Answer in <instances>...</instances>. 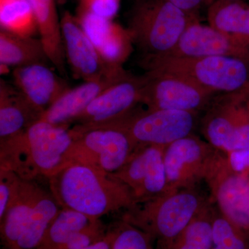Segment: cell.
Segmentation results:
<instances>
[{
  "instance_id": "6da1fadb",
  "label": "cell",
  "mask_w": 249,
  "mask_h": 249,
  "mask_svg": "<svg viewBox=\"0 0 249 249\" xmlns=\"http://www.w3.org/2000/svg\"><path fill=\"white\" fill-rule=\"evenodd\" d=\"M51 193L61 209L100 219L137 204L127 185L83 163H67L48 178Z\"/></svg>"
},
{
  "instance_id": "7a4b0ae2",
  "label": "cell",
  "mask_w": 249,
  "mask_h": 249,
  "mask_svg": "<svg viewBox=\"0 0 249 249\" xmlns=\"http://www.w3.org/2000/svg\"><path fill=\"white\" fill-rule=\"evenodd\" d=\"M73 141L70 127L39 120L22 133L0 141V169L29 181L37 176L50 178L67 164Z\"/></svg>"
},
{
  "instance_id": "3957f363",
  "label": "cell",
  "mask_w": 249,
  "mask_h": 249,
  "mask_svg": "<svg viewBox=\"0 0 249 249\" xmlns=\"http://www.w3.org/2000/svg\"><path fill=\"white\" fill-rule=\"evenodd\" d=\"M197 186L172 191L124 211L123 219L150 234L164 249L211 204Z\"/></svg>"
},
{
  "instance_id": "277c9868",
  "label": "cell",
  "mask_w": 249,
  "mask_h": 249,
  "mask_svg": "<svg viewBox=\"0 0 249 249\" xmlns=\"http://www.w3.org/2000/svg\"><path fill=\"white\" fill-rule=\"evenodd\" d=\"M249 62L227 56H144L141 66L146 71L182 76L213 92L233 93L249 83Z\"/></svg>"
},
{
  "instance_id": "5b68a950",
  "label": "cell",
  "mask_w": 249,
  "mask_h": 249,
  "mask_svg": "<svg viewBox=\"0 0 249 249\" xmlns=\"http://www.w3.org/2000/svg\"><path fill=\"white\" fill-rule=\"evenodd\" d=\"M196 16L168 0H137L131 9L128 29L134 45L145 56L164 55L178 43Z\"/></svg>"
},
{
  "instance_id": "8992f818",
  "label": "cell",
  "mask_w": 249,
  "mask_h": 249,
  "mask_svg": "<svg viewBox=\"0 0 249 249\" xmlns=\"http://www.w3.org/2000/svg\"><path fill=\"white\" fill-rule=\"evenodd\" d=\"M199 114L170 109H136L120 120L98 128L123 129L129 134L137 147H166L178 139L194 134L199 126Z\"/></svg>"
},
{
  "instance_id": "52a82bcc",
  "label": "cell",
  "mask_w": 249,
  "mask_h": 249,
  "mask_svg": "<svg viewBox=\"0 0 249 249\" xmlns=\"http://www.w3.org/2000/svg\"><path fill=\"white\" fill-rule=\"evenodd\" d=\"M199 127L205 140L216 150L234 154L249 149V111L240 91L216 95Z\"/></svg>"
},
{
  "instance_id": "ba28073f",
  "label": "cell",
  "mask_w": 249,
  "mask_h": 249,
  "mask_svg": "<svg viewBox=\"0 0 249 249\" xmlns=\"http://www.w3.org/2000/svg\"><path fill=\"white\" fill-rule=\"evenodd\" d=\"M204 181L221 214L249 237V178L235 168L227 153L217 150Z\"/></svg>"
},
{
  "instance_id": "9c48e42d",
  "label": "cell",
  "mask_w": 249,
  "mask_h": 249,
  "mask_svg": "<svg viewBox=\"0 0 249 249\" xmlns=\"http://www.w3.org/2000/svg\"><path fill=\"white\" fill-rule=\"evenodd\" d=\"M73 138L67 163L90 165L109 175L119 171L137 147L125 131L113 127L90 129Z\"/></svg>"
},
{
  "instance_id": "30bf717a",
  "label": "cell",
  "mask_w": 249,
  "mask_h": 249,
  "mask_svg": "<svg viewBox=\"0 0 249 249\" xmlns=\"http://www.w3.org/2000/svg\"><path fill=\"white\" fill-rule=\"evenodd\" d=\"M143 77L142 103L146 105L147 109L200 114L207 109L217 93L172 73L146 71Z\"/></svg>"
},
{
  "instance_id": "8fae6325",
  "label": "cell",
  "mask_w": 249,
  "mask_h": 249,
  "mask_svg": "<svg viewBox=\"0 0 249 249\" xmlns=\"http://www.w3.org/2000/svg\"><path fill=\"white\" fill-rule=\"evenodd\" d=\"M143 75L127 74L116 82L90 103L76 118L70 128L73 137L120 120L137 109L142 103Z\"/></svg>"
},
{
  "instance_id": "7c38bea8",
  "label": "cell",
  "mask_w": 249,
  "mask_h": 249,
  "mask_svg": "<svg viewBox=\"0 0 249 249\" xmlns=\"http://www.w3.org/2000/svg\"><path fill=\"white\" fill-rule=\"evenodd\" d=\"M217 150L195 134L165 147L163 162L169 191L197 186L204 179Z\"/></svg>"
},
{
  "instance_id": "4fadbf2b",
  "label": "cell",
  "mask_w": 249,
  "mask_h": 249,
  "mask_svg": "<svg viewBox=\"0 0 249 249\" xmlns=\"http://www.w3.org/2000/svg\"><path fill=\"white\" fill-rule=\"evenodd\" d=\"M160 145H140L125 165L111 175L129 187L137 204L170 192L167 183L163 151Z\"/></svg>"
},
{
  "instance_id": "5bb4252c",
  "label": "cell",
  "mask_w": 249,
  "mask_h": 249,
  "mask_svg": "<svg viewBox=\"0 0 249 249\" xmlns=\"http://www.w3.org/2000/svg\"><path fill=\"white\" fill-rule=\"evenodd\" d=\"M60 22L65 58L74 76L90 82L127 73L124 68H113L103 60L76 16L65 11Z\"/></svg>"
},
{
  "instance_id": "9a60e30c",
  "label": "cell",
  "mask_w": 249,
  "mask_h": 249,
  "mask_svg": "<svg viewBox=\"0 0 249 249\" xmlns=\"http://www.w3.org/2000/svg\"><path fill=\"white\" fill-rule=\"evenodd\" d=\"M161 55L233 57L249 62V44L211 26L201 24L196 19L186 28L175 47Z\"/></svg>"
},
{
  "instance_id": "2e32d148",
  "label": "cell",
  "mask_w": 249,
  "mask_h": 249,
  "mask_svg": "<svg viewBox=\"0 0 249 249\" xmlns=\"http://www.w3.org/2000/svg\"><path fill=\"white\" fill-rule=\"evenodd\" d=\"M76 17L103 60L113 68H123L134 45L127 28L79 7Z\"/></svg>"
},
{
  "instance_id": "e0dca14e",
  "label": "cell",
  "mask_w": 249,
  "mask_h": 249,
  "mask_svg": "<svg viewBox=\"0 0 249 249\" xmlns=\"http://www.w3.org/2000/svg\"><path fill=\"white\" fill-rule=\"evenodd\" d=\"M13 78L16 88L41 115L70 89L45 63L16 67Z\"/></svg>"
},
{
  "instance_id": "ac0fdd59",
  "label": "cell",
  "mask_w": 249,
  "mask_h": 249,
  "mask_svg": "<svg viewBox=\"0 0 249 249\" xmlns=\"http://www.w3.org/2000/svg\"><path fill=\"white\" fill-rule=\"evenodd\" d=\"M127 74L85 82L76 88H70L42 113L40 120L54 125L70 127L98 95Z\"/></svg>"
},
{
  "instance_id": "d6986e66",
  "label": "cell",
  "mask_w": 249,
  "mask_h": 249,
  "mask_svg": "<svg viewBox=\"0 0 249 249\" xmlns=\"http://www.w3.org/2000/svg\"><path fill=\"white\" fill-rule=\"evenodd\" d=\"M42 188L21 178L16 195L1 222V239L5 249H14L32 213Z\"/></svg>"
},
{
  "instance_id": "ffe728a7",
  "label": "cell",
  "mask_w": 249,
  "mask_h": 249,
  "mask_svg": "<svg viewBox=\"0 0 249 249\" xmlns=\"http://www.w3.org/2000/svg\"><path fill=\"white\" fill-rule=\"evenodd\" d=\"M41 114L16 88L0 83V141L22 133L40 120Z\"/></svg>"
},
{
  "instance_id": "44dd1931",
  "label": "cell",
  "mask_w": 249,
  "mask_h": 249,
  "mask_svg": "<svg viewBox=\"0 0 249 249\" xmlns=\"http://www.w3.org/2000/svg\"><path fill=\"white\" fill-rule=\"evenodd\" d=\"M35 16L37 31L49 61L62 77L67 76L65 49L61 22L59 19L55 0H29Z\"/></svg>"
},
{
  "instance_id": "7402d4cb",
  "label": "cell",
  "mask_w": 249,
  "mask_h": 249,
  "mask_svg": "<svg viewBox=\"0 0 249 249\" xmlns=\"http://www.w3.org/2000/svg\"><path fill=\"white\" fill-rule=\"evenodd\" d=\"M209 25L249 44V6L241 0H216L208 11Z\"/></svg>"
},
{
  "instance_id": "603a6c76",
  "label": "cell",
  "mask_w": 249,
  "mask_h": 249,
  "mask_svg": "<svg viewBox=\"0 0 249 249\" xmlns=\"http://www.w3.org/2000/svg\"><path fill=\"white\" fill-rule=\"evenodd\" d=\"M49 60L40 39L0 31L1 66H26Z\"/></svg>"
},
{
  "instance_id": "cb8c5ba5",
  "label": "cell",
  "mask_w": 249,
  "mask_h": 249,
  "mask_svg": "<svg viewBox=\"0 0 249 249\" xmlns=\"http://www.w3.org/2000/svg\"><path fill=\"white\" fill-rule=\"evenodd\" d=\"M100 219L72 210L61 209L49 226L37 249H65L79 232L93 227Z\"/></svg>"
},
{
  "instance_id": "d4e9b609",
  "label": "cell",
  "mask_w": 249,
  "mask_h": 249,
  "mask_svg": "<svg viewBox=\"0 0 249 249\" xmlns=\"http://www.w3.org/2000/svg\"><path fill=\"white\" fill-rule=\"evenodd\" d=\"M60 210L61 208L52 193L42 189L30 219L14 249H37Z\"/></svg>"
},
{
  "instance_id": "484cf974",
  "label": "cell",
  "mask_w": 249,
  "mask_h": 249,
  "mask_svg": "<svg viewBox=\"0 0 249 249\" xmlns=\"http://www.w3.org/2000/svg\"><path fill=\"white\" fill-rule=\"evenodd\" d=\"M0 25L1 30L33 37L37 27L29 0H0Z\"/></svg>"
},
{
  "instance_id": "4316f807",
  "label": "cell",
  "mask_w": 249,
  "mask_h": 249,
  "mask_svg": "<svg viewBox=\"0 0 249 249\" xmlns=\"http://www.w3.org/2000/svg\"><path fill=\"white\" fill-rule=\"evenodd\" d=\"M211 206L212 201L182 233L164 249H212Z\"/></svg>"
},
{
  "instance_id": "83f0119b",
  "label": "cell",
  "mask_w": 249,
  "mask_h": 249,
  "mask_svg": "<svg viewBox=\"0 0 249 249\" xmlns=\"http://www.w3.org/2000/svg\"><path fill=\"white\" fill-rule=\"evenodd\" d=\"M212 215V249H249V237L221 214L213 203Z\"/></svg>"
},
{
  "instance_id": "f1b7e54d",
  "label": "cell",
  "mask_w": 249,
  "mask_h": 249,
  "mask_svg": "<svg viewBox=\"0 0 249 249\" xmlns=\"http://www.w3.org/2000/svg\"><path fill=\"white\" fill-rule=\"evenodd\" d=\"M110 232L112 249H154L152 236L124 219Z\"/></svg>"
},
{
  "instance_id": "f546056e",
  "label": "cell",
  "mask_w": 249,
  "mask_h": 249,
  "mask_svg": "<svg viewBox=\"0 0 249 249\" xmlns=\"http://www.w3.org/2000/svg\"><path fill=\"white\" fill-rule=\"evenodd\" d=\"M21 178L9 170H0V219L3 217L16 195Z\"/></svg>"
},
{
  "instance_id": "4dcf8cb0",
  "label": "cell",
  "mask_w": 249,
  "mask_h": 249,
  "mask_svg": "<svg viewBox=\"0 0 249 249\" xmlns=\"http://www.w3.org/2000/svg\"><path fill=\"white\" fill-rule=\"evenodd\" d=\"M78 7L101 17L114 19L120 9V0H79Z\"/></svg>"
},
{
  "instance_id": "1f68e13d",
  "label": "cell",
  "mask_w": 249,
  "mask_h": 249,
  "mask_svg": "<svg viewBox=\"0 0 249 249\" xmlns=\"http://www.w3.org/2000/svg\"><path fill=\"white\" fill-rule=\"evenodd\" d=\"M187 14L196 16L199 8L209 0H168Z\"/></svg>"
},
{
  "instance_id": "d6a6232c",
  "label": "cell",
  "mask_w": 249,
  "mask_h": 249,
  "mask_svg": "<svg viewBox=\"0 0 249 249\" xmlns=\"http://www.w3.org/2000/svg\"><path fill=\"white\" fill-rule=\"evenodd\" d=\"M82 249H111V234L110 231L107 232L104 238L98 241L96 243Z\"/></svg>"
},
{
  "instance_id": "836d02e7",
  "label": "cell",
  "mask_w": 249,
  "mask_h": 249,
  "mask_svg": "<svg viewBox=\"0 0 249 249\" xmlns=\"http://www.w3.org/2000/svg\"><path fill=\"white\" fill-rule=\"evenodd\" d=\"M240 93L246 107L249 111V83L243 89L240 90Z\"/></svg>"
},
{
  "instance_id": "e575fe53",
  "label": "cell",
  "mask_w": 249,
  "mask_h": 249,
  "mask_svg": "<svg viewBox=\"0 0 249 249\" xmlns=\"http://www.w3.org/2000/svg\"><path fill=\"white\" fill-rule=\"evenodd\" d=\"M55 1H59V2H64V1H65V0H55Z\"/></svg>"
}]
</instances>
